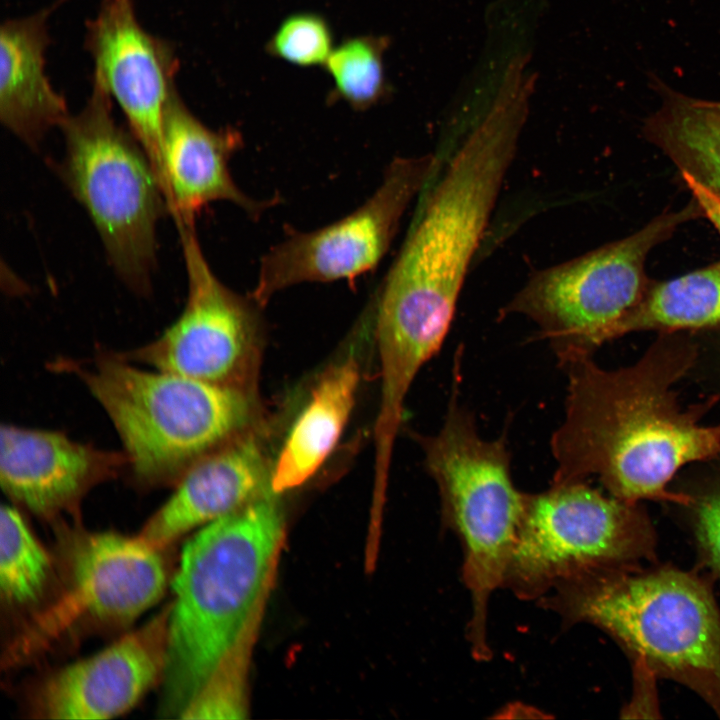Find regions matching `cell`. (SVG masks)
<instances>
[{
    "mask_svg": "<svg viewBox=\"0 0 720 720\" xmlns=\"http://www.w3.org/2000/svg\"><path fill=\"white\" fill-rule=\"evenodd\" d=\"M663 333L632 365L606 369L592 356L567 373L564 417L550 448L552 483L595 476L629 503L668 501L685 506L688 493L668 489L685 465L720 456V424L702 416L716 399L682 408L673 386L696 360L694 344Z\"/></svg>",
    "mask_w": 720,
    "mask_h": 720,
    "instance_id": "1",
    "label": "cell"
},
{
    "mask_svg": "<svg viewBox=\"0 0 720 720\" xmlns=\"http://www.w3.org/2000/svg\"><path fill=\"white\" fill-rule=\"evenodd\" d=\"M527 95L505 89L452 156L379 290L376 340L391 371L411 375L449 332L471 260L516 155Z\"/></svg>",
    "mask_w": 720,
    "mask_h": 720,
    "instance_id": "2",
    "label": "cell"
},
{
    "mask_svg": "<svg viewBox=\"0 0 720 720\" xmlns=\"http://www.w3.org/2000/svg\"><path fill=\"white\" fill-rule=\"evenodd\" d=\"M266 491L184 546L172 586L160 712L179 717L223 658L255 631L284 537Z\"/></svg>",
    "mask_w": 720,
    "mask_h": 720,
    "instance_id": "3",
    "label": "cell"
},
{
    "mask_svg": "<svg viewBox=\"0 0 720 720\" xmlns=\"http://www.w3.org/2000/svg\"><path fill=\"white\" fill-rule=\"evenodd\" d=\"M537 602L567 627H598L634 664L691 689L720 717V608L704 577L673 566L609 568Z\"/></svg>",
    "mask_w": 720,
    "mask_h": 720,
    "instance_id": "4",
    "label": "cell"
},
{
    "mask_svg": "<svg viewBox=\"0 0 720 720\" xmlns=\"http://www.w3.org/2000/svg\"><path fill=\"white\" fill-rule=\"evenodd\" d=\"M104 410L123 446L127 470L145 487L175 485L200 458L230 441L251 413L237 386L142 369L117 352L58 360Z\"/></svg>",
    "mask_w": 720,
    "mask_h": 720,
    "instance_id": "5",
    "label": "cell"
},
{
    "mask_svg": "<svg viewBox=\"0 0 720 720\" xmlns=\"http://www.w3.org/2000/svg\"><path fill=\"white\" fill-rule=\"evenodd\" d=\"M459 354L446 414L439 431L419 436L424 464L440 498L441 522L459 540L461 576L471 614L466 638L472 657L492 656L488 609L504 572L523 512L525 492L514 484L506 433L483 438L474 415L459 400Z\"/></svg>",
    "mask_w": 720,
    "mask_h": 720,
    "instance_id": "6",
    "label": "cell"
},
{
    "mask_svg": "<svg viewBox=\"0 0 720 720\" xmlns=\"http://www.w3.org/2000/svg\"><path fill=\"white\" fill-rule=\"evenodd\" d=\"M60 129L64 155L56 164L58 176L91 220L120 280L149 294L157 224L169 211L148 155L118 124L111 97L95 81L85 106Z\"/></svg>",
    "mask_w": 720,
    "mask_h": 720,
    "instance_id": "7",
    "label": "cell"
},
{
    "mask_svg": "<svg viewBox=\"0 0 720 720\" xmlns=\"http://www.w3.org/2000/svg\"><path fill=\"white\" fill-rule=\"evenodd\" d=\"M656 532L640 503L605 495L586 481L525 493L502 588L538 601L588 573L656 559Z\"/></svg>",
    "mask_w": 720,
    "mask_h": 720,
    "instance_id": "8",
    "label": "cell"
},
{
    "mask_svg": "<svg viewBox=\"0 0 720 720\" xmlns=\"http://www.w3.org/2000/svg\"><path fill=\"white\" fill-rule=\"evenodd\" d=\"M702 216L692 201L665 212L635 233L535 273L500 310L531 320L564 368L615 339L621 320L647 291L650 252L676 229Z\"/></svg>",
    "mask_w": 720,
    "mask_h": 720,
    "instance_id": "9",
    "label": "cell"
},
{
    "mask_svg": "<svg viewBox=\"0 0 720 720\" xmlns=\"http://www.w3.org/2000/svg\"><path fill=\"white\" fill-rule=\"evenodd\" d=\"M436 163L433 154L397 157L375 192L349 215L313 231L287 229L284 239L262 256L251 297L264 305L294 285L351 281L374 269Z\"/></svg>",
    "mask_w": 720,
    "mask_h": 720,
    "instance_id": "10",
    "label": "cell"
},
{
    "mask_svg": "<svg viewBox=\"0 0 720 720\" xmlns=\"http://www.w3.org/2000/svg\"><path fill=\"white\" fill-rule=\"evenodd\" d=\"M176 226L187 274L185 306L160 336L129 352L117 353L149 368L240 387L254 343L256 315L247 298L215 275L194 223Z\"/></svg>",
    "mask_w": 720,
    "mask_h": 720,
    "instance_id": "11",
    "label": "cell"
},
{
    "mask_svg": "<svg viewBox=\"0 0 720 720\" xmlns=\"http://www.w3.org/2000/svg\"><path fill=\"white\" fill-rule=\"evenodd\" d=\"M85 46L93 81L122 110L162 186L163 118L179 65L174 46L140 24L132 0H103L86 24Z\"/></svg>",
    "mask_w": 720,
    "mask_h": 720,
    "instance_id": "12",
    "label": "cell"
},
{
    "mask_svg": "<svg viewBox=\"0 0 720 720\" xmlns=\"http://www.w3.org/2000/svg\"><path fill=\"white\" fill-rule=\"evenodd\" d=\"M169 608L109 647L51 675L38 695V710L50 719L118 716L163 675Z\"/></svg>",
    "mask_w": 720,
    "mask_h": 720,
    "instance_id": "13",
    "label": "cell"
},
{
    "mask_svg": "<svg viewBox=\"0 0 720 720\" xmlns=\"http://www.w3.org/2000/svg\"><path fill=\"white\" fill-rule=\"evenodd\" d=\"M0 482L15 503L53 517L78 506L94 486L127 469L123 453L50 430L2 425Z\"/></svg>",
    "mask_w": 720,
    "mask_h": 720,
    "instance_id": "14",
    "label": "cell"
},
{
    "mask_svg": "<svg viewBox=\"0 0 720 720\" xmlns=\"http://www.w3.org/2000/svg\"><path fill=\"white\" fill-rule=\"evenodd\" d=\"M161 550L139 535H75L66 550L71 611L109 625L134 621L165 591L167 571Z\"/></svg>",
    "mask_w": 720,
    "mask_h": 720,
    "instance_id": "15",
    "label": "cell"
},
{
    "mask_svg": "<svg viewBox=\"0 0 720 720\" xmlns=\"http://www.w3.org/2000/svg\"><path fill=\"white\" fill-rule=\"evenodd\" d=\"M242 145L238 130L209 128L177 89L172 93L163 118L162 187L176 225L194 223L205 206L217 201L230 202L253 219L274 205L277 199H254L233 180L229 162Z\"/></svg>",
    "mask_w": 720,
    "mask_h": 720,
    "instance_id": "16",
    "label": "cell"
},
{
    "mask_svg": "<svg viewBox=\"0 0 720 720\" xmlns=\"http://www.w3.org/2000/svg\"><path fill=\"white\" fill-rule=\"evenodd\" d=\"M270 486L265 459L252 438H236L195 462L139 536L163 549L183 534L244 507Z\"/></svg>",
    "mask_w": 720,
    "mask_h": 720,
    "instance_id": "17",
    "label": "cell"
},
{
    "mask_svg": "<svg viewBox=\"0 0 720 720\" xmlns=\"http://www.w3.org/2000/svg\"><path fill=\"white\" fill-rule=\"evenodd\" d=\"M49 16L50 10L45 8L8 19L0 30V120L34 150L70 115L65 98L45 72Z\"/></svg>",
    "mask_w": 720,
    "mask_h": 720,
    "instance_id": "18",
    "label": "cell"
},
{
    "mask_svg": "<svg viewBox=\"0 0 720 720\" xmlns=\"http://www.w3.org/2000/svg\"><path fill=\"white\" fill-rule=\"evenodd\" d=\"M360 381L350 355L320 377L298 415L270 474V490L282 493L306 482L336 446L350 417Z\"/></svg>",
    "mask_w": 720,
    "mask_h": 720,
    "instance_id": "19",
    "label": "cell"
},
{
    "mask_svg": "<svg viewBox=\"0 0 720 720\" xmlns=\"http://www.w3.org/2000/svg\"><path fill=\"white\" fill-rule=\"evenodd\" d=\"M662 103L645 122L647 140L720 198V101L661 88Z\"/></svg>",
    "mask_w": 720,
    "mask_h": 720,
    "instance_id": "20",
    "label": "cell"
},
{
    "mask_svg": "<svg viewBox=\"0 0 720 720\" xmlns=\"http://www.w3.org/2000/svg\"><path fill=\"white\" fill-rule=\"evenodd\" d=\"M720 328V260L666 281H651L621 320L615 338L638 331L676 333Z\"/></svg>",
    "mask_w": 720,
    "mask_h": 720,
    "instance_id": "21",
    "label": "cell"
},
{
    "mask_svg": "<svg viewBox=\"0 0 720 720\" xmlns=\"http://www.w3.org/2000/svg\"><path fill=\"white\" fill-rule=\"evenodd\" d=\"M386 36L360 35L345 39L333 49L325 69L333 81L329 99L344 101L357 111L367 110L389 95L384 69Z\"/></svg>",
    "mask_w": 720,
    "mask_h": 720,
    "instance_id": "22",
    "label": "cell"
},
{
    "mask_svg": "<svg viewBox=\"0 0 720 720\" xmlns=\"http://www.w3.org/2000/svg\"><path fill=\"white\" fill-rule=\"evenodd\" d=\"M51 560L21 513L2 505L0 516V586L12 605H29L43 595L51 575Z\"/></svg>",
    "mask_w": 720,
    "mask_h": 720,
    "instance_id": "23",
    "label": "cell"
},
{
    "mask_svg": "<svg viewBox=\"0 0 720 720\" xmlns=\"http://www.w3.org/2000/svg\"><path fill=\"white\" fill-rule=\"evenodd\" d=\"M253 633L245 636L223 658L180 718L242 719L246 717L248 650Z\"/></svg>",
    "mask_w": 720,
    "mask_h": 720,
    "instance_id": "24",
    "label": "cell"
},
{
    "mask_svg": "<svg viewBox=\"0 0 720 720\" xmlns=\"http://www.w3.org/2000/svg\"><path fill=\"white\" fill-rule=\"evenodd\" d=\"M267 52L300 67L324 65L333 51V32L320 14L300 12L286 17L266 44Z\"/></svg>",
    "mask_w": 720,
    "mask_h": 720,
    "instance_id": "25",
    "label": "cell"
},
{
    "mask_svg": "<svg viewBox=\"0 0 720 720\" xmlns=\"http://www.w3.org/2000/svg\"><path fill=\"white\" fill-rule=\"evenodd\" d=\"M690 495V512L697 556L701 566L720 579V483Z\"/></svg>",
    "mask_w": 720,
    "mask_h": 720,
    "instance_id": "26",
    "label": "cell"
},
{
    "mask_svg": "<svg viewBox=\"0 0 720 720\" xmlns=\"http://www.w3.org/2000/svg\"><path fill=\"white\" fill-rule=\"evenodd\" d=\"M684 183L699 205L705 217L720 235V198L685 173H680Z\"/></svg>",
    "mask_w": 720,
    "mask_h": 720,
    "instance_id": "27",
    "label": "cell"
}]
</instances>
